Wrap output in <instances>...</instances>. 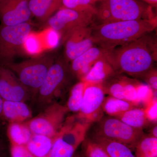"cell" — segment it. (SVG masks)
Instances as JSON below:
<instances>
[{
    "label": "cell",
    "mask_w": 157,
    "mask_h": 157,
    "mask_svg": "<svg viewBox=\"0 0 157 157\" xmlns=\"http://www.w3.org/2000/svg\"><path fill=\"white\" fill-rule=\"evenodd\" d=\"M151 33L105 51V58L116 73L142 78L153 68L156 60L157 42Z\"/></svg>",
    "instance_id": "obj_1"
},
{
    "label": "cell",
    "mask_w": 157,
    "mask_h": 157,
    "mask_svg": "<svg viewBox=\"0 0 157 157\" xmlns=\"http://www.w3.org/2000/svg\"><path fill=\"white\" fill-rule=\"evenodd\" d=\"M156 17L91 25L94 45L109 51L151 33L157 27Z\"/></svg>",
    "instance_id": "obj_2"
},
{
    "label": "cell",
    "mask_w": 157,
    "mask_h": 157,
    "mask_svg": "<svg viewBox=\"0 0 157 157\" xmlns=\"http://www.w3.org/2000/svg\"><path fill=\"white\" fill-rule=\"evenodd\" d=\"M100 2L96 7L94 16L98 23L94 25L155 17H153L151 6L136 0H102Z\"/></svg>",
    "instance_id": "obj_3"
},
{
    "label": "cell",
    "mask_w": 157,
    "mask_h": 157,
    "mask_svg": "<svg viewBox=\"0 0 157 157\" xmlns=\"http://www.w3.org/2000/svg\"><path fill=\"white\" fill-rule=\"evenodd\" d=\"M72 77L73 76L70 65L65 58H55L45 80L33 99L38 109L43 110L54 103V100L62 94Z\"/></svg>",
    "instance_id": "obj_4"
},
{
    "label": "cell",
    "mask_w": 157,
    "mask_h": 157,
    "mask_svg": "<svg viewBox=\"0 0 157 157\" xmlns=\"http://www.w3.org/2000/svg\"><path fill=\"white\" fill-rule=\"evenodd\" d=\"M55 59L52 54L46 53L20 63H12L5 67L11 70L29 90L33 100L45 80Z\"/></svg>",
    "instance_id": "obj_5"
},
{
    "label": "cell",
    "mask_w": 157,
    "mask_h": 157,
    "mask_svg": "<svg viewBox=\"0 0 157 157\" xmlns=\"http://www.w3.org/2000/svg\"><path fill=\"white\" fill-rule=\"evenodd\" d=\"M95 13L78 11L72 9H59L45 23L59 36L63 43L74 32L90 26L94 21Z\"/></svg>",
    "instance_id": "obj_6"
},
{
    "label": "cell",
    "mask_w": 157,
    "mask_h": 157,
    "mask_svg": "<svg viewBox=\"0 0 157 157\" xmlns=\"http://www.w3.org/2000/svg\"><path fill=\"white\" fill-rule=\"evenodd\" d=\"M95 123L93 135L120 142L130 148H134L144 135L142 129L130 126L113 117H103Z\"/></svg>",
    "instance_id": "obj_7"
},
{
    "label": "cell",
    "mask_w": 157,
    "mask_h": 157,
    "mask_svg": "<svg viewBox=\"0 0 157 157\" xmlns=\"http://www.w3.org/2000/svg\"><path fill=\"white\" fill-rule=\"evenodd\" d=\"M32 30L29 21L12 26L0 25V67L13 63Z\"/></svg>",
    "instance_id": "obj_8"
},
{
    "label": "cell",
    "mask_w": 157,
    "mask_h": 157,
    "mask_svg": "<svg viewBox=\"0 0 157 157\" xmlns=\"http://www.w3.org/2000/svg\"><path fill=\"white\" fill-rule=\"evenodd\" d=\"M68 111L66 106L54 103L43 109L26 124L33 134L54 138L61 128Z\"/></svg>",
    "instance_id": "obj_9"
},
{
    "label": "cell",
    "mask_w": 157,
    "mask_h": 157,
    "mask_svg": "<svg viewBox=\"0 0 157 157\" xmlns=\"http://www.w3.org/2000/svg\"><path fill=\"white\" fill-rule=\"evenodd\" d=\"M85 82L83 98L78 117L93 124L100 120L103 117L104 112L102 106L105 94L101 83Z\"/></svg>",
    "instance_id": "obj_10"
},
{
    "label": "cell",
    "mask_w": 157,
    "mask_h": 157,
    "mask_svg": "<svg viewBox=\"0 0 157 157\" xmlns=\"http://www.w3.org/2000/svg\"><path fill=\"white\" fill-rule=\"evenodd\" d=\"M140 83L134 78L117 73L101 83L105 94L126 100L138 106L137 89Z\"/></svg>",
    "instance_id": "obj_11"
},
{
    "label": "cell",
    "mask_w": 157,
    "mask_h": 157,
    "mask_svg": "<svg viewBox=\"0 0 157 157\" xmlns=\"http://www.w3.org/2000/svg\"><path fill=\"white\" fill-rule=\"evenodd\" d=\"M0 96L4 101L26 103L32 99L29 90L11 70L5 67H0Z\"/></svg>",
    "instance_id": "obj_12"
},
{
    "label": "cell",
    "mask_w": 157,
    "mask_h": 157,
    "mask_svg": "<svg viewBox=\"0 0 157 157\" xmlns=\"http://www.w3.org/2000/svg\"><path fill=\"white\" fill-rule=\"evenodd\" d=\"M29 0H0V21L5 26L29 22L32 17Z\"/></svg>",
    "instance_id": "obj_13"
},
{
    "label": "cell",
    "mask_w": 157,
    "mask_h": 157,
    "mask_svg": "<svg viewBox=\"0 0 157 157\" xmlns=\"http://www.w3.org/2000/svg\"><path fill=\"white\" fill-rule=\"evenodd\" d=\"M67 61L71 62L94 46L91 36V25L80 29L70 35L64 42Z\"/></svg>",
    "instance_id": "obj_14"
},
{
    "label": "cell",
    "mask_w": 157,
    "mask_h": 157,
    "mask_svg": "<svg viewBox=\"0 0 157 157\" xmlns=\"http://www.w3.org/2000/svg\"><path fill=\"white\" fill-rule=\"evenodd\" d=\"M77 118L78 120L73 117L68 118L56 136L76 149L85 140L86 133L92 124L78 117Z\"/></svg>",
    "instance_id": "obj_15"
},
{
    "label": "cell",
    "mask_w": 157,
    "mask_h": 157,
    "mask_svg": "<svg viewBox=\"0 0 157 157\" xmlns=\"http://www.w3.org/2000/svg\"><path fill=\"white\" fill-rule=\"evenodd\" d=\"M105 51L98 46H94L71 61L70 71L73 77L81 80L89 72L97 60L104 56Z\"/></svg>",
    "instance_id": "obj_16"
},
{
    "label": "cell",
    "mask_w": 157,
    "mask_h": 157,
    "mask_svg": "<svg viewBox=\"0 0 157 157\" xmlns=\"http://www.w3.org/2000/svg\"><path fill=\"white\" fill-rule=\"evenodd\" d=\"M61 0H29V7L32 16L45 23L60 7Z\"/></svg>",
    "instance_id": "obj_17"
},
{
    "label": "cell",
    "mask_w": 157,
    "mask_h": 157,
    "mask_svg": "<svg viewBox=\"0 0 157 157\" xmlns=\"http://www.w3.org/2000/svg\"><path fill=\"white\" fill-rule=\"evenodd\" d=\"M3 117L12 122H19L30 118L32 113L26 103L19 101H4Z\"/></svg>",
    "instance_id": "obj_18"
},
{
    "label": "cell",
    "mask_w": 157,
    "mask_h": 157,
    "mask_svg": "<svg viewBox=\"0 0 157 157\" xmlns=\"http://www.w3.org/2000/svg\"><path fill=\"white\" fill-rule=\"evenodd\" d=\"M117 73L104 56L94 63L89 72L80 81L85 82L102 83Z\"/></svg>",
    "instance_id": "obj_19"
},
{
    "label": "cell",
    "mask_w": 157,
    "mask_h": 157,
    "mask_svg": "<svg viewBox=\"0 0 157 157\" xmlns=\"http://www.w3.org/2000/svg\"><path fill=\"white\" fill-rule=\"evenodd\" d=\"M90 139L99 144L110 157H135L130 147L120 142L95 135Z\"/></svg>",
    "instance_id": "obj_20"
},
{
    "label": "cell",
    "mask_w": 157,
    "mask_h": 157,
    "mask_svg": "<svg viewBox=\"0 0 157 157\" xmlns=\"http://www.w3.org/2000/svg\"><path fill=\"white\" fill-rule=\"evenodd\" d=\"M54 139L45 135L33 134L25 146L34 157H47L52 147Z\"/></svg>",
    "instance_id": "obj_21"
},
{
    "label": "cell",
    "mask_w": 157,
    "mask_h": 157,
    "mask_svg": "<svg viewBox=\"0 0 157 157\" xmlns=\"http://www.w3.org/2000/svg\"><path fill=\"white\" fill-rule=\"evenodd\" d=\"M136 107L137 105L132 102L109 96L104 98L102 108L103 112L109 116L116 117L125 111Z\"/></svg>",
    "instance_id": "obj_22"
},
{
    "label": "cell",
    "mask_w": 157,
    "mask_h": 157,
    "mask_svg": "<svg viewBox=\"0 0 157 157\" xmlns=\"http://www.w3.org/2000/svg\"><path fill=\"white\" fill-rule=\"evenodd\" d=\"M116 118L130 126L138 129H143L148 121L144 109L137 107L125 111Z\"/></svg>",
    "instance_id": "obj_23"
},
{
    "label": "cell",
    "mask_w": 157,
    "mask_h": 157,
    "mask_svg": "<svg viewBox=\"0 0 157 157\" xmlns=\"http://www.w3.org/2000/svg\"><path fill=\"white\" fill-rule=\"evenodd\" d=\"M9 137L12 144L26 145L33 134L26 124L12 122L9 128Z\"/></svg>",
    "instance_id": "obj_24"
},
{
    "label": "cell",
    "mask_w": 157,
    "mask_h": 157,
    "mask_svg": "<svg viewBox=\"0 0 157 157\" xmlns=\"http://www.w3.org/2000/svg\"><path fill=\"white\" fill-rule=\"evenodd\" d=\"M134 148L135 157H157V138L144 135Z\"/></svg>",
    "instance_id": "obj_25"
},
{
    "label": "cell",
    "mask_w": 157,
    "mask_h": 157,
    "mask_svg": "<svg viewBox=\"0 0 157 157\" xmlns=\"http://www.w3.org/2000/svg\"><path fill=\"white\" fill-rule=\"evenodd\" d=\"M86 82L80 81L74 85L70 91L67 107L68 111L78 113L81 107Z\"/></svg>",
    "instance_id": "obj_26"
},
{
    "label": "cell",
    "mask_w": 157,
    "mask_h": 157,
    "mask_svg": "<svg viewBox=\"0 0 157 157\" xmlns=\"http://www.w3.org/2000/svg\"><path fill=\"white\" fill-rule=\"evenodd\" d=\"M76 149L60 137L56 136L48 157H74Z\"/></svg>",
    "instance_id": "obj_27"
},
{
    "label": "cell",
    "mask_w": 157,
    "mask_h": 157,
    "mask_svg": "<svg viewBox=\"0 0 157 157\" xmlns=\"http://www.w3.org/2000/svg\"><path fill=\"white\" fill-rule=\"evenodd\" d=\"M102 0H61L60 7L78 11H90L96 13V2Z\"/></svg>",
    "instance_id": "obj_28"
},
{
    "label": "cell",
    "mask_w": 157,
    "mask_h": 157,
    "mask_svg": "<svg viewBox=\"0 0 157 157\" xmlns=\"http://www.w3.org/2000/svg\"><path fill=\"white\" fill-rule=\"evenodd\" d=\"M155 97V93L147 84L140 83L137 89V98L138 104H142L144 107Z\"/></svg>",
    "instance_id": "obj_29"
},
{
    "label": "cell",
    "mask_w": 157,
    "mask_h": 157,
    "mask_svg": "<svg viewBox=\"0 0 157 157\" xmlns=\"http://www.w3.org/2000/svg\"><path fill=\"white\" fill-rule=\"evenodd\" d=\"M84 143L85 157H110L99 144L90 138Z\"/></svg>",
    "instance_id": "obj_30"
},
{
    "label": "cell",
    "mask_w": 157,
    "mask_h": 157,
    "mask_svg": "<svg viewBox=\"0 0 157 157\" xmlns=\"http://www.w3.org/2000/svg\"><path fill=\"white\" fill-rule=\"evenodd\" d=\"M144 113L147 119L149 121L156 122L157 120V98H154L147 106L144 107Z\"/></svg>",
    "instance_id": "obj_31"
},
{
    "label": "cell",
    "mask_w": 157,
    "mask_h": 157,
    "mask_svg": "<svg viewBox=\"0 0 157 157\" xmlns=\"http://www.w3.org/2000/svg\"><path fill=\"white\" fill-rule=\"evenodd\" d=\"M11 153V157H34L25 145L12 144Z\"/></svg>",
    "instance_id": "obj_32"
},
{
    "label": "cell",
    "mask_w": 157,
    "mask_h": 157,
    "mask_svg": "<svg viewBox=\"0 0 157 157\" xmlns=\"http://www.w3.org/2000/svg\"><path fill=\"white\" fill-rule=\"evenodd\" d=\"M146 82L147 85L154 92L157 93V70L152 68L151 70L142 77Z\"/></svg>",
    "instance_id": "obj_33"
},
{
    "label": "cell",
    "mask_w": 157,
    "mask_h": 157,
    "mask_svg": "<svg viewBox=\"0 0 157 157\" xmlns=\"http://www.w3.org/2000/svg\"><path fill=\"white\" fill-rule=\"evenodd\" d=\"M150 135L151 136H152L155 137L157 138V125H155L153 128L151 129L150 131Z\"/></svg>",
    "instance_id": "obj_34"
},
{
    "label": "cell",
    "mask_w": 157,
    "mask_h": 157,
    "mask_svg": "<svg viewBox=\"0 0 157 157\" xmlns=\"http://www.w3.org/2000/svg\"><path fill=\"white\" fill-rule=\"evenodd\" d=\"M4 100L0 96V117H3V105Z\"/></svg>",
    "instance_id": "obj_35"
},
{
    "label": "cell",
    "mask_w": 157,
    "mask_h": 157,
    "mask_svg": "<svg viewBox=\"0 0 157 157\" xmlns=\"http://www.w3.org/2000/svg\"><path fill=\"white\" fill-rule=\"evenodd\" d=\"M143 1L152 6H155L157 5V0H143Z\"/></svg>",
    "instance_id": "obj_36"
},
{
    "label": "cell",
    "mask_w": 157,
    "mask_h": 157,
    "mask_svg": "<svg viewBox=\"0 0 157 157\" xmlns=\"http://www.w3.org/2000/svg\"><path fill=\"white\" fill-rule=\"evenodd\" d=\"M74 157H82L80 155H74Z\"/></svg>",
    "instance_id": "obj_37"
},
{
    "label": "cell",
    "mask_w": 157,
    "mask_h": 157,
    "mask_svg": "<svg viewBox=\"0 0 157 157\" xmlns=\"http://www.w3.org/2000/svg\"><path fill=\"white\" fill-rule=\"evenodd\" d=\"M48 157V156H47V157Z\"/></svg>",
    "instance_id": "obj_38"
}]
</instances>
